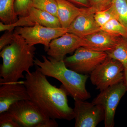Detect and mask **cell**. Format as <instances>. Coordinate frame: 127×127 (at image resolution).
<instances>
[{
    "label": "cell",
    "instance_id": "cell-1",
    "mask_svg": "<svg viewBox=\"0 0 127 127\" xmlns=\"http://www.w3.org/2000/svg\"><path fill=\"white\" fill-rule=\"evenodd\" d=\"M30 100L50 118L71 121L74 119L73 109L69 106L65 89L49 82L46 76L37 69L26 73L23 81Z\"/></svg>",
    "mask_w": 127,
    "mask_h": 127
},
{
    "label": "cell",
    "instance_id": "cell-2",
    "mask_svg": "<svg viewBox=\"0 0 127 127\" xmlns=\"http://www.w3.org/2000/svg\"><path fill=\"white\" fill-rule=\"evenodd\" d=\"M15 33L12 42L1 51L2 63L0 67V84L15 82L29 73L34 64L36 48L29 45L21 35Z\"/></svg>",
    "mask_w": 127,
    "mask_h": 127
},
{
    "label": "cell",
    "instance_id": "cell-3",
    "mask_svg": "<svg viewBox=\"0 0 127 127\" xmlns=\"http://www.w3.org/2000/svg\"><path fill=\"white\" fill-rule=\"evenodd\" d=\"M42 57V61L37 58L34 60L36 69L46 76L54 78L61 82L68 95L74 100L85 101L91 97L86 87L88 75L80 74L67 67L64 60L57 61L44 55Z\"/></svg>",
    "mask_w": 127,
    "mask_h": 127
},
{
    "label": "cell",
    "instance_id": "cell-4",
    "mask_svg": "<svg viewBox=\"0 0 127 127\" xmlns=\"http://www.w3.org/2000/svg\"><path fill=\"white\" fill-rule=\"evenodd\" d=\"M20 127H57L56 119L50 118L31 100L20 101L7 111Z\"/></svg>",
    "mask_w": 127,
    "mask_h": 127
},
{
    "label": "cell",
    "instance_id": "cell-5",
    "mask_svg": "<svg viewBox=\"0 0 127 127\" xmlns=\"http://www.w3.org/2000/svg\"><path fill=\"white\" fill-rule=\"evenodd\" d=\"M125 68L117 60L107 57L91 73L92 84L100 91L124 81Z\"/></svg>",
    "mask_w": 127,
    "mask_h": 127
},
{
    "label": "cell",
    "instance_id": "cell-6",
    "mask_svg": "<svg viewBox=\"0 0 127 127\" xmlns=\"http://www.w3.org/2000/svg\"><path fill=\"white\" fill-rule=\"evenodd\" d=\"M107 57L106 52L81 47L73 55L65 58L64 62L70 69L80 74L87 75L91 73Z\"/></svg>",
    "mask_w": 127,
    "mask_h": 127
},
{
    "label": "cell",
    "instance_id": "cell-7",
    "mask_svg": "<svg viewBox=\"0 0 127 127\" xmlns=\"http://www.w3.org/2000/svg\"><path fill=\"white\" fill-rule=\"evenodd\" d=\"M67 32L65 28L47 27L38 23L32 27H18L14 30V32L21 35L29 45L42 44L45 46L46 52L52 40Z\"/></svg>",
    "mask_w": 127,
    "mask_h": 127
},
{
    "label": "cell",
    "instance_id": "cell-8",
    "mask_svg": "<svg viewBox=\"0 0 127 127\" xmlns=\"http://www.w3.org/2000/svg\"><path fill=\"white\" fill-rule=\"evenodd\" d=\"M127 88L124 81L101 91L92 101L94 104L101 105L105 113L104 127H114V118L117 107Z\"/></svg>",
    "mask_w": 127,
    "mask_h": 127
},
{
    "label": "cell",
    "instance_id": "cell-9",
    "mask_svg": "<svg viewBox=\"0 0 127 127\" xmlns=\"http://www.w3.org/2000/svg\"><path fill=\"white\" fill-rule=\"evenodd\" d=\"M73 109L75 127H95L104 121V108L100 104L77 99Z\"/></svg>",
    "mask_w": 127,
    "mask_h": 127
},
{
    "label": "cell",
    "instance_id": "cell-10",
    "mask_svg": "<svg viewBox=\"0 0 127 127\" xmlns=\"http://www.w3.org/2000/svg\"><path fill=\"white\" fill-rule=\"evenodd\" d=\"M38 23L51 28L62 27L58 18L47 12L32 7L28 15L20 17L14 24L6 25L0 22V31H12L18 27H32Z\"/></svg>",
    "mask_w": 127,
    "mask_h": 127
},
{
    "label": "cell",
    "instance_id": "cell-11",
    "mask_svg": "<svg viewBox=\"0 0 127 127\" xmlns=\"http://www.w3.org/2000/svg\"><path fill=\"white\" fill-rule=\"evenodd\" d=\"M84 45L83 38L67 32L52 40L46 52L49 56L57 61H63L67 54L75 52Z\"/></svg>",
    "mask_w": 127,
    "mask_h": 127
},
{
    "label": "cell",
    "instance_id": "cell-12",
    "mask_svg": "<svg viewBox=\"0 0 127 127\" xmlns=\"http://www.w3.org/2000/svg\"><path fill=\"white\" fill-rule=\"evenodd\" d=\"M28 100H30V97L23 81L0 84V113L7 111L17 102Z\"/></svg>",
    "mask_w": 127,
    "mask_h": 127
},
{
    "label": "cell",
    "instance_id": "cell-13",
    "mask_svg": "<svg viewBox=\"0 0 127 127\" xmlns=\"http://www.w3.org/2000/svg\"><path fill=\"white\" fill-rule=\"evenodd\" d=\"M95 12L91 7L86 8L71 23L67 29V32L83 38L101 30L94 18Z\"/></svg>",
    "mask_w": 127,
    "mask_h": 127
},
{
    "label": "cell",
    "instance_id": "cell-14",
    "mask_svg": "<svg viewBox=\"0 0 127 127\" xmlns=\"http://www.w3.org/2000/svg\"><path fill=\"white\" fill-rule=\"evenodd\" d=\"M120 36L100 30L83 38V47L94 51L106 52L116 46Z\"/></svg>",
    "mask_w": 127,
    "mask_h": 127
},
{
    "label": "cell",
    "instance_id": "cell-15",
    "mask_svg": "<svg viewBox=\"0 0 127 127\" xmlns=\"http://www.w3.org/2000/svg\"><path fill=\"white\" fill-rule=\"evenodd\" d=\"M58 5L57 17L62 27L67 29L72 22L85 10L67 0H56Z\"/></svg>",
    "mask_w": 127,
    "mask_h": 127
},
{
    "label": "cell",
    "instance_id": "cell-16",
    "mask_svg": "<svg viewBox=\"0 0 127 127\" xmlns=\"http://www.w3.org/2000/svg\"><path fill=\"white\" fill-rule=\"evenodd\" d=\"M15 0H0V19L6 25H11L18 20L15 11Z\"/></svg>",
    "mask_w": 127,
    "mask_h": 127
},
{
    "label": "cell",
    "instance_id": "cell-17",
    "mask_svg": "<svg viewBox=\"0 0 127 127\" xmlns=\"http://www.w3.org/2000/svg\"><path fill=\"white\" fill-rule=\"evenodd\" d=\"M108 56L120 62L124 68H127V39L120 36L116 46L106 52Z\"/></svg>",
    "mask_w": 127,
    "mask_h": 127
},
{
    "label": "cell",
    "instance_id": "cell-18",
    "mask_svg": "<svg viewBox=\"0 0 127 127\" xmlns=\"http://www.w3.org/2000/svg\"><path fill=\"white\" fill-rule=\"evenodd\" d=\"M111 6L116 19L127 28V0H113Z\"/></svg>",
    "mask_w": 127,
    "mask_h": 127
},
{
    "label": "cell",
    "instance_id": "cell-19",
    "mask_svg": "<svg viewBox=\"0 0 127 127\" xmlns=\"http://www.w3.org/2000/svg\"><path fill=\"white\" fill-rule=\"evenodd\" d=\"M101 30L127 39V28L116 18H113L100 27Z\"/></svg>",
    "mask_w": 127,
    "mask_h": 127
},
{
    "label": "cell",
    "instance_id": "cell-20",
    "mask_svg": "<svg viewBox=\"0 0 127 127\" xmlns=\"http://www.w3.org/2000/svg\"><path fill=\"white\" fill-rule=\"evenodd\" d=\"M32 7L47 12L57 17L58 5L56 0H32Z\"/></svg>",
    "mask_w": 127,
    "mask_h": 127
},
{
    "label": "cell",
    "instance_id": "cell-21",
    "mask_svg": "<svg viewBox=\"0 0 127 127\" xmlns=\"http://www.w3.org/2000/svg\"><path fill=\"white\" fill-rule=\"evenodd\" d=\"M96 23L100 27L113 18H116L111 6L107 9L96 12L94 14Z\"/></svg>",
    "mask_w": 127,
    "mask_h": 127
},
{
    "label": "cell",
    "instance_id": "cell-22",
    "mask_svg": "<svg viewBox=\"0 0 127 127\" xmlns=\"http://www.w3.org/2000/svg\"><path fill=\"white\" fill-rule=\"evenodd\" d=\"M32 0H15V11L19 17L28 15L32 7Z\"/></svg>",
    "mask_w": 127,
    "mask_h": 127
},
{
    "label": "cell",
    "instance_id": "cell-23",
    "mask_svg": "<svg viewBox=\"0 0 127 127\" xmlns=\"http://www.w3.org/2000/svg\"><path fill=\"white\" fill-rule=\"evenodd\" d=\"M0 127H20L6 111L0 113Z\"/></svg>",
    "mask_w": 127,
    "mask_h": 127
},
{
    "label": "cell",
    "instance_id": "cell-24",
    "mask_svg": "<svg viewBox=\"0 0 127 127\" xmlns=\"http://www.w3.org/2000/svg\"><path fill=\"white\" fill-rule=\"evenodd\" d=\"M91 7L95 11L102 10L111 6L113 0H89Z\"/></svg>",
    "mask_w": 127,
    "mask_h": 127
},
{
    "label": "cell",
    "instance_id": "cell-25",
    "mask_svg": "<svg viewBox=\"0 0 127 127\" xmlns=\"http://www.w3.org/2000/svg\"><path fill=\"white\" fill-rule=\"evenodd\" d=\"M14 31H7L0 38V50L1 51L6 46L12 42L14 36Z\"/></svg>",
    "mask_w": 127,
    "mask_h": 127
},
{
    "label": "cell",
    "instance_id": "cell-26",
    "mask_svg": "<svg viewBox=\"0 0 127 127\" xmlns=\"http://www.w3.org/2000/svg\"><path fill=\"white\" fill-rule=\"evenodd\" d=\"M73 4L82 7L89 8L91 7L89 0H67Z\"/></svg>",
    "mask_w": 127,
    "mask_h": 127
},
{
    "label": "cell",
    "instance_id": "cell-27",
    "mask_svg": "<svg viewBox=\"0 0 127 127\" xmlns=\"http://www.w3.org/2000/svg\"><path fill=\"white\" fill-rule=\"evenodd\" d=\"M124 82L127 88V68H125L124 69Z\"/></svg>",
    "mask_w": 127,
    "mask_h": 127
}]
</instances>
